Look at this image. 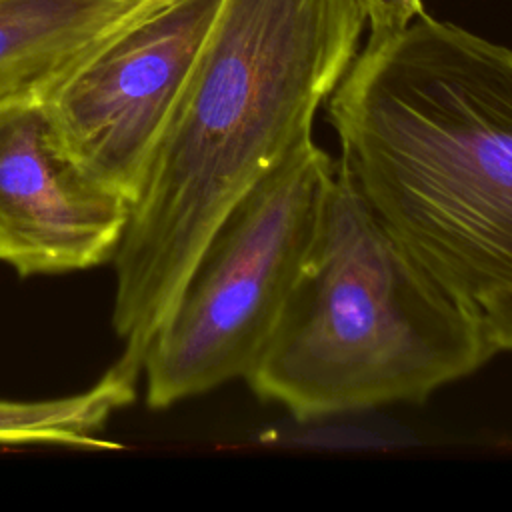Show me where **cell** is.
I'll use <instances>...</instances> for the list:
<instances>
[{"label": "cell", "mask_w": 512, "mask_h": 512, "mask_svg": "<svg viewBox=\"0 0 512 512\" xmlns=\"http://www.w3.org/2000/svg\"><path fill=\"white\" fill-rule=\"evenodd\" d=\"M356 0H224L116 248L112 326L142 364L234 204L312 138L358 52Z\"/></svg>", "instance_id": "6da1fadb"}, {"label": "cell", "mask_w": 512, "mask_h": 512, "mask_svg": "<svg viewBox=\"0 0 512 512\" xmlns=\"http://www.w3.org/2000/svg\"><path fill=\"white\" fill-rule=\"evenodd\" d=\"M338 170L446 286L512 292V48L424 12L370 34L328 96Z\"/></svg>", "instance_id": "7a4b0ae2"}, {"label": "cell", "mask_w": 512, "mask_h": 512, "mask_svg": "<svg viewBox=\"0 0 512 512\" xmlns=\"http://www.w3.org/2000/svg\"><path fill=\"white\" fill-rule=\"evenodd\" d=\"M494 354L482 308L430 272L336 170L316 242L244 382L306 422L422 402Z\"/></svg>", "instance_id": "3957f363"}, {"label": "cell", "mask_w": 512, "mask_h": 512, "mask_svg": "<svg viewBox=\"0 0 512 512\" xmlns=\"http://www.w3.org/2000/svg\"><path fill=\"white\" fill-rule=\"evenodd\" d=\"M336 170L308 138L224 216L144 350L148 408L246 378L316 242Z\"/></svg>", "instance_id": "277c9868"}, {"label": "cell", "mask_w": 512, "mask_h": 512, "mask_svg": "<svg viewBox=\"0 0 512 512\" xmlns=\"http://www.w3.org/2000/svg\"><path fill=\"white\" fill-rule=\"evenodd\" d=\"M224 0H146L44 98L74 156L134 198Z\"/></svg>", "instance_id": "5b68a950"}, {"label": "cell", "mask_w": 512, "mask_h": 512, "mask_svg": "<svg viewBox=\"0 0 512 512\" xmlns=\"http://www.w3.org/2000/svg\"><path fill=\"white\" fill-rule=\"evenodd\" d=\"M132 198L68 148L44 94L0 102V262L20 276L110 262Z\"/></svg>", "instance_id": "8992f818"}, {"label": "cell", "mask_w": 512, "mask_h": 512, "mask_svg": "<svg viewBox=\"0 0 512 512\" xmlns=\"http://www.w3.org/2000/svg\"><path fill=\"white\" fill-rule=\"evenodd\" d=\"M146 0H0V102L48 92Z\"/></svg>", "instance_id": "52a82bcc"}, {"label": "cell", "mask_w": 512, "mask_h": 512, "mask_svg": "<svg viewBox=\"0 0 512 512\" xmlns=\"http://www.w3.org/2000/svg\"><path fill=\"white\" fill-rule=\"evenodd\" d=\"M366 16L370 34H384L402 28L420 16L422 0H356Z\"/></svg>", "instance_id": "ba28073f"}, {"label": "cell", "mask_w": 512, "mask_h": 512, "mask_svg": "<svg viewBox=\"0 0 512 512\" xmlns=\"http://www.w3.org/2000/svg\"><path fill=\"white\" fill-rule=\"evenodd\" d=\"M488 338L496 352H512V292L494 296L482 306Z\"/></svg>", "instance_id": "9c48e42d"}]
</instances>
